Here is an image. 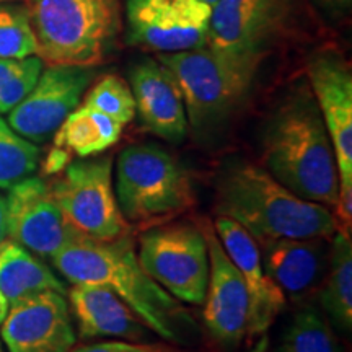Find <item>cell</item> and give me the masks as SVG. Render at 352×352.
<instances>
[{
    "label": "cell",
    "instance_id": "17",
    "mask_svg": "<svg viewBox=\"0 0 352 352\" xmlns=\"http://www.w3.org/2000/svg\"><path fill=\"white\" fill-rule=\"evenodd\" d=\"M129 87L142 124L168 142H182L188 116L173 74L158 59H144L131 69Z\"/></svg>",
    "mask_w": 352,
    "mask_h": 352
},
{
    "label": "cell",
    "instance_id": "16",
    "mask_svg": "<svg viewBox=\"0 0 352 352\" xmlns=\"http://www.w3.org/2000/svg\"><path fill=\"white\" fill-rule=\"evenodd\" d=\"M214 230L245 280L250 300L246 334L253 340L272 327L277 315L284 310L285 296L279 285L267 276L261 263L259 246L243 227L232 219L217 215Z\"/></svg>",
    "mask_w": 352,
    "mask_h": 352
},
{
    "label": "cell",
    "instance_id": "29",
    "mask_svg": "<svg viewBox=\"0 0 352 352\" xmlns=\"http://www.w3.org/2000/svg\"><path fill=\"white\" fill-rule=\"evenodd\" d=\"M70 153L69 151L60 147H52V151L47 153L46 162H44V171L47 175H54V173H60L65 166L70 164Z\"/></svg>",
    "mask_w": 352,
    "mask_h": 352
},
{
    "label": "cell",
    "instance_id": "1",
    "mask_svg": "<svg viewBox=\"0 0 352 352\" xmlns=\"http://www.w3.org/2000/svg\"><path fill=\"white\" fill-rule=\"evenodd\" d=\"M51 264L72 285L111 289L162 340L183 342L195 329V321L178 298L142 270L131 233L109 241L82 236L59 250Z\"/></svg>",
    "mask_w": 352,
    "mask_h": 352
},
{
    "label": "cell",
    "instance_id": "10",
    "mask_svg": "<svg viewBox=\"0 0 352 352\" xmlns=\"http://www.w3.org/2000/svg\"><path fill=\"white\" fill-rule=\"evenodd\" d=\"M6 199L7 236L38 258L51 259L64 246L83 236L65 219L50 184L38 176L13 184Z\"/></svg>",
    "mask_w": 352,
    "mask_h": 352
},
{
    "label": "cell",
    "instance_id": "23",
    "mask_svg": "<svg viewBox=\"0 0 352 352\" xmlns=\"http://www.w3.org/2000/svg\"><path fill=\"white\" fill-rule=\"evenodd\" d=\"M41 151L32 140L21 138L0 118V189H10L36 173Z\"/></svg>",
    "mask_w": 352,
    "mask_h": 352
},
{
    "label": "cell",
    "instance_id": "3",
    "mask_svg": "<svg viewBox=\"0 0 352 352\" xmlns=\"http://www.w3.org/2000/svg\"><path fill=\"white\" fill-rule=\"evenodd\" d=\"M266 171L302 199L334 208L340 192L336 155L314 95L289 100L264 139Z\"/></svg>",
    "mask_w": 352,
    "mask_h": 352
},
{
    "label": "cell",
    "instance_id": "11",
    "mask_svg": "<svg viewBox=\"0 0 352 352\" xmlns=\"http://www.w3.org/2000/svg\"><path fill=\"white\" fill-rule=\"evenodd\" d=\"M94 76L90 67L46 65L33 90L8 113L7 122L33 144L47 142L65 118L80 107Z\"/></svg>",
    "mask_w": 352,
    "mask_h": 352
},
{
    "label": "cell",
    "instance_id": "15",
    "mask_svg": "<svg viewBox=\"0 0 352 352\" xmlns=\"http://www.w3.org/2000/svg\"><path fill=\"white\" fill-rule=\"evenodd\" d=\"M308 78L336 155L340 188H352L351 70L336 57L318 56L308 65Z\"/></svg>",
    "mask_w": 352,
    "mask_h": 352
},
{
    "label": "cell",
    "instance_id": "32",
    "mask_svg": "<svg viewBox=\"0 0 352 352\" xmlns=\"http://www.w3.org/2000/svg\"><path fill=\"white\" fill-rule=\"evenodd\" d=\"M202 2H206V3H208V6H210V7H212V6H214V3H215V2H217V0H202Z\"/></svg>",
    "mask_w": 352,
    "mask_h": 352
},
{
    "label": "cell",
    "instance_id": "9",
    "mask_svg": "<svg viewBox=\"0 0 352 352\" xmlns=\"http://www.w3.org/2000/svg\"><path fill=\"white\" fill-rule=\"evenodd\" d=\"M210 13L202 0H127L129 43L158 54L204 47Z\"/></svg>",
    "mask_w": 352,
    "mask_h": 352
},
{
    "label": "cell",
    "instance_id": "18",
    "mask_svg": "<svg viewBox=\"0 0 352 352\" xmlns=\"http://www.w3.org/2000/svg\"><path fill=\"white\" fill-rule=\"evenodd\" d=\"M331 239H280L258 243L267 276L292 302L303 300L323 283Z\"/></svg>",
    "mask_w": 352,
    "mask_h": 352
},
{
    "label": "cell",
    "instance_id": "33",
    "mask_svg": "<svg viewBox=\"0 0 352 352\" xmlns=\"http://www.w3.org/2000/svg\"><path fill=\"white\" fill-rule=\"evenodd\" d=\"M338 2H341V3H349L351 0H338Z\"/></svg>",
    "mask_w": 352,
    "mask_h": 352
},
{
    "label": "cell",
    "instance_id": "2",
    "mask_svg": "<svg viewBox=\"0 0 352 352\" xmlns=\"http://www.w3.org/2000/svg\"><path fill=\"white\" fill-rule=\"evenodd\" d=\"M217 212L243 227L256 243L280 239H331L338 222L327 206L302 199L252 164L220 173L215 186Z\"/></svg>",
    "mask_w": 352,
    "mask_h": 352
},
{
    "label": "cell",
    "instance_id": "31",
    "mask_svg": "<svg viewBox=\"0 0 352 352\" xmlns=\"http://www.w3.org/2000/svg\"><path fill=\"white\" fill-rule=\"evenodd\" d=\"M7 240V199L0 195V245Z\"/></svg>",
    "mask_w": 352,
    "mask_h": 352
},
{
    "label": "cell",
    "instance_id": "24",
    "mask_svg": "<svg viewBox=\"0 0 352 352\" xmlns=\"http://www.w3.org/2000/svg\"><path fill=\"white\" fill-rule=\"evenodd\" d=\"M276 352H341L328 321L314 307L294 316Z\"/></svg>",
    "mask_w": 352,
    "mask_h": 352
},
{
    "label": "cell",
    "instance_id": "5",
    "mask_svg": "<svg viewBox=\"0 0 352 352\" xmlns=\"http://www.w3.org/2000/svg\"><path fill=\"white\" fill-rule=\"evenodd\" d=\"M182 90L189 124L195 129L217 124L252 90L263 57L236 56L204 46L158 54Z\"/></svg>",
    "mask_w": 352,
    "mask_h": 352
},
{
    "label": "cell",
    "instance_id": "8",
    "mask_svg": "<svg viewBox=\"0 0 352 352\" xmlns=\"http://www.w3.org/2000/svg\"><path fill=\"white\" fill-rule=\"evenodd\" d=\"M113 160L109 157L77 160L50 183L54 197L70 226L87 239L109 241L129 235L113 188Z\"/></svg>",
    "mask_w": 352,
    "mask_h": 352
},
{
    "label": "cell",
    "instance_id": "7",
    "mask_svg": "<svg viewBox=\"0 0 352 352\" xmlns=\"http://www.w3.org/2000/svg\"><path fill=\"white\" fill-rule=\"evenodd\" d=\"M142 270L178 300L202 305L209 280L208 240L201 227L178 222L139 235Z\"/></svg>",
    "mask_w": 352,
    "mask_h": 352
},
{
    "label": "cell",
    "instance_id": "35",
    "mask_svg": "<svg viewBox=\"0 0 352 352\" xmlns=\"http://www.w3.org/2000/svg\"><path fill=\"white\" fill-rule=\"evenodd\" d=\"M0 2H15V0H0Z\"/></svg>",
    "mask_w": 352,
    "mask_h": 352
},
{
    "label": "cell",
    "instance_id": "27",
    "mask_svg": "<svg viewBox=\"0 0 352 352\" xmlns=\"http://www.w3.org/2000/svg\"><path fill=\"white\" fill-rule=\"evenodd\" d=\"M43 69L44 64L38 56L21 59L15 72L0 83V114L10 113L16 104L26 98V95L36 85Z\"/></svg>",
    "mask_w": 352,
    "mask_h": 352
},
{
    "label": "cell",
    "instance_id": "28",
    "mask_svg": "<svg viewBox=\"0 0 352 352\" xmlns=\"http://www.w3.org/2000/svg\"><path fill=\"white\" fill-rule=\"evenodd\" d=\"M70 352H182L176 347L164 342H144V341H103L91 344L74 346Z\"/></svg>",
    "mask_w": 352,
    "mask_h": 352
},
{
    "label": "cell",
    "instance_id": "36",
    "mask_svg": "<svg viewBox=\"0 0 352 352\" xmlns=\"http://www.w3.org/2000/svg\"><path fill=\"white\" fill-rule=\"evenodd\" d=\"M0 352H2V346H0Z\"/></svg>",
    "mask_w": 352,
    "mask_h": 352
},
{
    "label": "cell",
    "instance_id": "26",
    "mask_svg": "<svg viewBox=\"0 0 352 352\" xmlns=\"http://www.w3.org/2000/svg\"><path fill=\"white\" fill-rule=\"evenodd\" d=\"M82 104L108 114L122 126L129 124L135 116V101L129 83L114 74L101 77L88 90Z\"/></svg>",
    "mask_w": 352,
    "mask_h": 352
},
{
    "label": "cell",
    "instance_id": "34",
    "mask_svg": "<svg viewBox=\"0 0 352 352\" xmlns=\"http://www.w3.org/2000/svg\"><path fill=\"white\" fill-rule=\"evenodd\" d=\"M3 321V315H2V311H0V323H2Z\"/></svg>",
    "mask_w": 352,
    "mask_h": 352
},
{
    "label": "cell",
    "instance_id": "30",
    "mask_svg": "<svg viewBox=\"0 0 352 352\" xmlns=\"http://www.w3.org/2000/svg\"><path fill=\"white\" fill-rule=\"evenodd\" d=\"M21 59H2L0 57V83H2L6 78L13 74L19 67Z\"/></svg>",
    "mask_w": 352,
    "mask_h": 352
},
{
    "label": "cell",
    "instance_id": "4",
    "mask_svg": "<svg viewBox=\"0 0 352 352\" xmlns=\"http://www.w3.org/2000/svg\"><path fill=\"white\" fill-rule=\"evenodd\" d=\"M25 6L44 65L94 69L122 30L118 0H26Z\"/></svg>",
    "mask_w": 352,
    "mask_h": 352
},
{
    "label": "cell",
    "instance_id": "22",
    "mask_svg": "<svg viewBox=\"0 0 352 352\" xmlns=\"http://www.w3.org/2000/svg\"><path fill=\"white\" fill-rule=\"evenodd\" d=\"M320 300L333 323L342 331L352 328V241L338 230L329 243V263Z\"/></svg>",
    "mask_w": 352,
    "mask_h": 352
},
{
    "label": "cell",
    "instance_id": "19",
    "mask_svg": "<svg viewBox=\"0 0 352 352\" xmlns=\"http://www.w3.org/2000/svg\"><path fill=\"white\" fill-rule=\"evenodd\" d=\"M65 296L80 340L142 341L147 338L148 328L111 289L98 284H76Z\"/></svg>",
    "mask_w": 352,
    "mask_h": 352
},
{
    "label": "cell",
    "instance_id": "12",
    "mask_svg": "<svg viewBox=\"0 0 352 352\" xmlns=\"http://www.w3.org/2000/svg\"><path fill=\"white\" fill-rule=\"evenodd\" d=\"M294 0H217L208 46L236 56L264 57L287 21Z\"/></svg>",
    "mask_w": 352,
    "mask_h": 352
},
{
    "label": "cell",
    "instance_id": "14",
    "mask_svg": "<svg viewBox=\"0 0 352 352\" xmlns=\"http://www.w3.org/2000/svg\"><path fill=\"white\" fill-rule=\"evenodd\" d=\"M201 228L209 250V280L202 302V318L215 341L233 347L243 340L248 327V290L240 271L215 235L214 227L204 220Z\"/></svg>",
    "mask_w": 352,
    "mask_h": 352
},
{
    "label": "cell",
    "instance_id": "21",
    "mask_svg": "<svg viewBox=\"0 0 352 352\" xmlns=\"http://www.w3.org/2000/svg\"><path fill=\"white\" fill-rule=\"evenodd\" d=\"M122 127L108 114L80 104L65 118L52 139L54 147L88 158L113 147L121 138Z\"/></svg>",
    "mask_w": 352,
    "mask_h": 352
},
{
    "label": "cell",
    "instance_id": "13",
    "mask_svg": "<svg viewBox=\"0 0 352 352\" xmlns=\"http://www.w3.org/2000/svg\"><path fill=\"white\" fill-rule=\"evenodd\" d=\"M8 352H70L77 336L64 294L47 290L15 303L0 323Z\"/></svg>",
    "mask_w": 352,
    "mask_h": 352
},
{
    "label": "cell",
    "instance_id": "20",
    "mask_svg": "<svg viewBox=\"0 0 352 352\" xmlns=\"http://www.w3.org/2000/svg\"><path fill=\"white\" fill-rule=\"evenodd\" d=\"M54 290L67 294V287L41 258L12 240L0 245V311H7L25 298Z\"/></svg>",
    "mask_w": 352,
    "mask_h": 352
},
{
    "label": "cell",
    "instance_id": "25",
    "mask_svg": "<svg viewBox=\"0 0 352 352\" xmlns=\"http://www.w3.org/2000/svg\"><path fill=\"white\" fill-rule=\"evenodd\" d=\"M36 52L38 44L26 6L0 2V57L26 59Z\"/></svg>",
    "mask_w": 352,
    "mask_h": 352
},
{
    "label": "cell",
    "instance_id": "6",
    "mask_svg": "<svg viewBox=\"0 0 352 352\" xmlns=\"http://www.w3.org/2000/svg\"><path fill=\"white\" fill-rule=\"evenodd\" d=\"M114 195L131 227L158 226L195 204L188 171L173 155L152 144L131 145L120 153Z\"/></svg>",
    "mask_w": 352,
    "mask_h": 352
}]
</instances>
